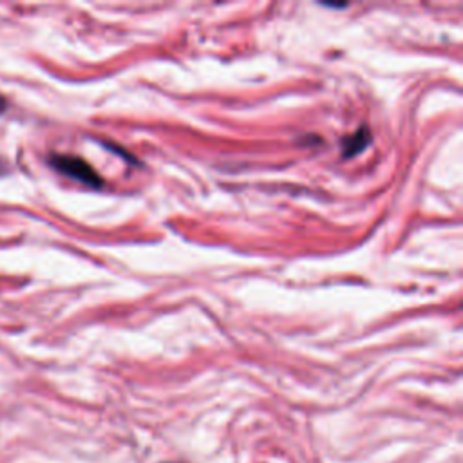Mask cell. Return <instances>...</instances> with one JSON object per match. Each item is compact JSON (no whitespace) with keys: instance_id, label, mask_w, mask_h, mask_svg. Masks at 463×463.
Masks as SVG:
<instances>
[{"instance_id":"cell-4","label":"cell","mask_w":463,"mask_h":463,"mask_svg":"<svg viewBox=\"0 0 463 463\" xmlns=\"http://www.w3.org/2000/svg\"><path fill=\"white\" fill-rule=\"evenodd\" d=\"M4 170H5V165H4V163H2V159H0V174H2Z\"/></svg>"},{"instance_id":"cell-2","label":"cell","mask_w":463,"mask_h":463,"mask_svg":"<svg viewBox=\"0 0 463 463\" xmlns=\"http://www.w3.org/2000/svg\"><path fill=\"white\" fill-rule=\"evenodd\" d=\"M371 139V134L369 130L364 127V128H358L353 136H347L344 139V156H354L358 154L362 148H365V145L369 143Z\"/></svg>"},{"instance_id":"cell-1","label":"cell","mask_w":463,"mask_h":463,"mask_svg":"<svg viewBox=\"0 0 463 463\" xmlns=\"http://www.w3.org/2000/svg\"><path fill=\"white\" fill-rule=\"evenodd\" d=\"M51 165L60 170L61 174L74 177L89 186H101V177L98 175V172L81 157L78 156H69V154H52L51 156Z\"/></svg>"},{"instance_id":"cell-3","label":"cell","mask_w":463,"mask_h":463,"mask_svg":"<svg viewBox=\"0 0 463 463\" xmlns=\"http://www.w3.org/2000/svg\"><path fill=\"white\" fill-rule=\"evenodd\" d=\"M4 109H5V98L0 94V112H4Z\"/></svg>"}]
</instances>
